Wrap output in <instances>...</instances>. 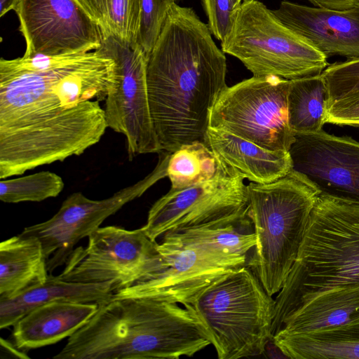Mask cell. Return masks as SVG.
<instances>
[{"label":"cell","instance_id":"cell-19","mask_svg":"<svg viewBox=\"0 0 359 359\" xmlns=\"http://www.w3.org/2000/svg\"><path fill=\"white\" fill-rule=\"evenodd\" d=\"M116 290L112 282L84 283L49 275L45 283L9 298H0V328L13 325L31 310L58 301L100 303Z\"/></svg>","mask_w":359,"mask_h":359},{"label":"cell","instance_id":"cell-32","mask_svg":"<svg viewBox=\"0 0 359 359\" xmlns=\"http://www.w3.org/2000/svg\"><path fill=\"white\" fill-rule=\"evenodd\" d=\"M316 7L334 10H346L359 4L358 0H309Z\"/></svg>","mask_w":359,"mask_h":359},{"label":"cell","instance_id":"cell-28","mask_svg":"<svg viewBox=\"0 0 359 359\" xmlns=\"http://www.w3.org/2000/svg\"><path fill=\"white\" fill-rule=\"evenodd\" d=\"M177 0H140L136 43L147 55L154 48L171 6Z\"/></svg>","mask_w":359,"mask_h":359},{"label":"cell","instance_id":"cell-2","mask_svg":"<svg viewBox=\"0 0 359 359\" xmlns=\"http://www.w3.org/2000/svg\"><path fill=\"white\" fill-rule=\"evenodd\" d=\"M195 11L174 4L147 55L151 118L162 151L205 143L211 110L223 91L224 53Z\"/></svg>","mask_w":359,"mask_h":359},{"label":"cell","instance_id":"cell-14","mask_svg":"<svg viewBox=\"0 0 359 359\" xmlns=\"http://www.w3.org/2000/svg\"><path fill=\"white\" fill-rule=\"evenodd\" d=\"M23 55H69L97 50L101 31L79 0H20L15 8Z\"/></svg>","mask_w":359,"mask_h":359},{"label":"cell","instance_id":"cell-1","mask_svg":"<svg viewBox=\"0 0 359 359\" xmlns=\"http://www.w3.org/2000/svg\"><path fill=\"white\" fill-rule=\"evenodd\" d=\"M116 64L98 50L0 60V179L82 154L108 128Z\"/></svg>","mask_w":359,"mask_h":359},{"label":"cell","instance_id":"cell-34","mask_svg":"<svg viewBox=\"0 0 359 359\" xmlns=\"http://www.w3.org/2000/svg\"><path fill=\"white\" fill-rule=\"evenodd\" d=\"M20 0H0V17H3L11 10H15Z\"/></svg>","mask_w":359,"mask_h":359},{"label":"cell","instance_id":"cell-18","mask_svg":"<svg viewBox=\"0 0 359 359\" xmlns=\"http://www.w3.org/2000/svg\"><path fill=\"white\" fill-rule=\"evenodd\" d=\"M205 144L221 163L252 182H272L292 168L289 151H271L228 132L209 128Z\"/></svg>","mask_w":359,"mask_h":359},{"label":"cell","instance_id":"cell-29","mask_svg":"<svg viewBox=\"0 0 359 359\" xmlns=\"http://www.w3.org/2000/svg\"><path fill=\"white\" fill-rule=\"evenodd\" d=\"M321 75L327 86L331 104L359 94V58L328 65Z\"/></svg>","mask_w":359,"mask_h":359},{"label":"cell","instance_id":"cell-6","mask_svg":"<svg viewBox=\"0 0 359 359\" xmlns=\"http://www.w3.org/2000/svg\"><path fill=\"white\" fill-rule=\"evenodd\" d=\"M185 305L208 330L219 359L259 355L272 339L275 299L248 265L220 277Z\"/></svg>","mask_w":359,"mask_h":359},{"label":"cell","instance_id":"cell-10","mask_svg":"<svg viewBox=\"0 0 359 359\" xmlns=\"http://www.w3.org/2000/svg\"><path fill=\"white\" fill-rule=\"evenodd\" d=\"M243 178L226 168L214 179L182 189H171L156 201L142 229L152 241L166 233L219 224L248 217L249 200Z\"/></svg>","mask_w":359,"mask_h":359},{"label":"cell","instance_id":"cell-27","mask_svg":"<svg viewBox=\"0 0 359 359\" xmlns=\"http://www.w3.org/2000/svg\"><path fill=\"white\" fill-rule=\"evenodd\" d=\"M245 222L246 220L236 224L212 225L166 233L180 240L246 256L248 252L255 247L256 236L254 231L243 233L236 228Z\"/></svg>","mask_w":359,"mask_h":359},{"label":"cell","instance_id":"cell-22","mask_svg":"<svg viewBox=\"0 0 359 359\" xmlns=\"http://www.w3.org/2000/svg\"><path fill=\"white\" fill-rule=\"evenodd\" d=\"M272 340L287 358H359V320L307 333H277Z\"/></svg>","mask_w":359,"mask_h":359},{"label":"cell","instance_id":"cell-3","mask_svg":"<svg viewBox=\"0 0 359 359\" xmlns=\"http://www.w3.org/2000/svg\"><path fill=\"white\" fill-rule=\"evenodd\" d=\"M212 344L188 305L144 297H112L72 334L55 359H178Z\"/></svg>","mask_w":359,"mask_h":359},{"label":"cell","instance_id":"cell-30","mask_svg":"<svg viewBox=\"0 0 359 359\" xmlns=\"http://www.w3.org/2000/svg\"><path fill=\"white\" fill-rule=\"evenodd\" d=\"M212 34L223 41L233 25L236 11L231 0H202Z\"/></svg>","mask_w":359,"mask_h":359},{"label":"cell","instance_id":"cell-25","mask_svg":"<svg viewBox=\"0 0 359 359\" xmlns=\"http://www.w3.org/2000/svg\"><path fill=\"white\" fill-rule=\"evenodd\" d=\"M99 27L103 39L135 44L140 0H79Z\"/></svg>","mask_w":359,"mask_h":359},{"label":"cell","instance_id":"cell-5","mask_svg":"<svg viewBox=\"0 0 359 359\" xmlns=\"http://www.w3.org/2000/svg\"><path fill=\"white\" fill-rule=\"evenodd\" d=\"M247 190L248 215L256 236L248 266L273 296L297 257L318 194L292 170L272 182H251Z\"/></svg>","mask_w":359,"mask_h":359},{"label":"cell","instance_id":"cell-9","mask_svg":"<svg viewBox=\"0 0 359 359\" xmlns=\"http://www.w3.org/2000/svg\"><path fill=\"white\" fill-rule=\"evenodd\" d=\"M88 238L86 248L71 252L59 278L84 283L112 282L117 291L146 280L161 266L158 243L142 228L100 227Z\"/></svg>","mask_w":359,"mask_h":359},{"label":"cell","instance_id":"cell-11","mask_svg":"<svg viewBox=\"0 0 359 359\" xmlns=\"http://www.w3.org/2000/svg\"><path fill=\"white\" fill-rule=\"evenodd\" d=\"M161 266L150 277L118 290L113 297H144L190 304L205 288L224 275L246 265L247 256L178 239L164 234L158 243Z\"/></svg>","mask_w":359,"mask_h":359},{"label":"cell","instance_id":"cell-8","mask_svg":"<svg viewBox=\"0 0 359 359\" xmlns=\"http://www.w3.org/2000/svg\"><path fill=\"white\" fill-rule=\"evenodd\" d=\"M290 83L276 76H252L227 87L211 110L209 128L268 150L289 151L295 140L288 118Z\"/></svg>","mask_w":359,"mask_h":359},{"label":"cell","instance_id":"cell-20","mask_svg":"<svg viewBox=\"0 0 359 359\" xmlns=\"http://www.w3.org/2000/svg\"><path fill=\"white\" fill-rule=\"evenodd\" d=\"M47 259L41 241L20 233L0 244V298H9L46 282Z\"/></svg>","mask_w":359,"mask_h":359},{"label":"cell","instance_id":"cell-33","mask_svg":"<svg viewBox=\"0 0 359 359\" xmlns=\"http://www.w3.org/2000/svg\"><path fill=\"white\" fill-rule=\"evenodd\" d=\"M1 348H4L5 351H8L9 353H12L15 355V357L20 358H29V357L24 353V351L18 348L14 343H11V341L4 339L1 338Z\"/></svg>","mask_w":359,"mask_h":359},{"label":"cell","instance_id":"cell-16","mask_svg":"<svg viewBox=\"0 0 359 359\" xmlns=\"http://www.w3.org/2000/svg\"><path fill=\"white\" fill-rule=\"evenodd\" d=\"M273 14L327 57L359 58V4L346 10L280 2Z\"/></svg>","mask_w":359,"mask_h":359},{"label":"cell","instance_id":"cell-35","mask_svg":"<svg viewBox=\"0 0 359 359\" xmlns=\"http://www.w3.org/2000/svg\"><path fill=\"white\" fill-rule=\"evenodd\" d=\"M244 0H231L235 10H237Z\"/></svg>","mask_w":359,"mask_h":359},{"label":"cell","instance_id":"cell-13","mask_svg":"<svg viewBox=\"0 0 359 359\" xmlns=\"http://www.w3.org/2000/svg\"><path fill=\"white\" fill-rule=\"evenodd\" d=\"M166 159L161 158L155 169L144 178L104 199L93 200L81 192L73 193L51 218L25 228L21 234L35 236L41 241L48 271L51 273L65 264L78 242L88 237L107 218L166 176Z\"/></svg>","mask_w":359,"mask_h":359},{"label":"cell","instance_id":"cell-21","mask_svg":"<svg viewBox=\"0 0 359 359\" xmlns=\"http://www.w3.org/2000/svg\"><path fill=\"white\" fill-rule=\"evenodd\" d=\"M358 320L359 286L350 287L327 292L311 300L287 319L277 333L300 334L333 329Z\"/></svg>","mask_w":359,"mask_h":359},{"label":"cell","instance_id":"cell-7","mask_svg":"<svg viewBox=\"0 0 359 359\" xmlns=\"http://www.w3.org/2000/svg\"><path fill=\"white\" fill-rule=\"evenodd\" d=\"M221 47L224 53L238 59L253 76L292 80L320 74L328 66L323 53L258 0L243 1Z\"/></svg>","mask_w":359,"mask_h":359},{"label":"cell","instance_id":"cell-15","mask_svg":"<svg viewBox=\"0 0 359 359\" xmlns=\"http://www.w3.org/2000/svg\"><path fill=\"white\" fill-rule=\"evenodd\" d=\"M292 170L318 195L359 203V142L320 130L294 134Z\"/></svg>","mask_w":359,"mask_h":359},{"label":"cell","instance_id":"cell-23","mask_svg":"<svg viewBox=\"0 0 359 359\" xmlns=\"http://www.w3.org/2000/svg\"><path fill=\"white\" fill-rule=\"evenodd\" d=\"M288 118L294 134L322 130L330 106V92L321 74L290 80Z\"/></svg>","mask_w":359,"mask_h":359},{"label":"cell","instance_id":"cell-36","mask_svg":"<svg viewBox=\"0 0 359 359\" xmlns=\"http://www.w3.org/2000/svg\"><path fill=\"white\" fill-rule=\"evenodd\" d=\"M359 1V0H358Z\"/></svg>","mask_w":359,"mask_h":359},{"label":"cell","instance_id":"cell-17","mask_svg":"<svg viewBox=\"0 0 359 359\" xmlns=\"http://www.w3.org/2000/svg\"><path fill=\"white\" fill-rule=\"evenodd\" d=\"M98 306L94 302L58 301L36 307L13 325V343L24 351L57 343L83 327Z\"/></svg>","mask_w":359,"mask_h":359},{"label":"cell","instance_id":"cell-4","mask_svg":"<svg viewBox=\"0 0 359 359\" xmlns=\"http://www.w3.org/2000/svg\"><path fill=\"white\" fill-rule=\"evenodd\" d=\"M359 286V203L318 195L297 257L275 299L271 334L304 305Z\"/></svg>","mask_w":359,"mask_h":359},{"label":"cell","instance_id":"cell-24","mask_svg":"<svg viewBox=\"0 0 359 359\" xmlns=\"http://www.w3.org/2000/svg\"><path fill=\"white\" fill-rule=\"evenodd\" d=\"M226 168L205 142H194L169 153L166 176L171 189H182L216 177Z\"/></svg>","mask_w":359,"mask_h":359},{"label":"cell","instance_id":"cell-26","mask_svg":"<svg viewBox=\"0 0 359 359\" xmlns=\"http://www.w3.org/2000/svg\"><path fill=\"white\" fill-rule=\"evenodd\" d=\"M60 176L50 171L0 181V200L6 203L41 202L57 196L64 189Z\"/></svg>","mask_w":359,"mask_h":359},{"label":"cell","instance_id":"cell-31","mask_svg":"<svg viewBox=\"0 0 359 359\" xmlns=\"http://www.w3.org/2000/svg\"><path fill=\"white\" fill-rule=\"evenodd\" d=\"M327 123L359 127V94L332 102L327 111Z\"/></svg>","mask_w":359,"mask_h":359},{"label":"cell","instance_id":"cell-12","mask_svg":"<svg viewBox=\"0 0 359 359\" xmlns=\"http://www.w3.org/2000/svg\"><path fill=\"white\" fill-rule=\"evenodd\" d=\"M101 53L116 64V80L104 102L107 127L126 137L130 158L161 151L149 101L147 55L137 44L104 38Z\"/></svg>","mask_w":359,"mask_h":359}]
</instances>
